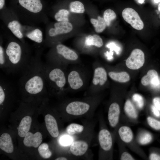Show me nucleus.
I'll list each match as a JSON object with an SVG mask.
<instances>
[{"label":"nucleus","mask_w":160,"mask_h":160,"mask_svg":"<svg viewBox=\"0 0 160 160\" xmlns=\"http://www.w3.org/2000/svg\"><path fill=\"white\" fill-rule=\"evenodd\" d=\"M41 62L38 58L30 60L22 71L20 88L30 95H39L47 90Z\"/></svg>","instance_id":"1"},{"label":"nucleus","mask_w":160,"mask_h":160,"mask_svg":"<svg viewBox=\"0 0 160 160\" xmlns=\"http://www.w3.org/2000/svg\"><path fill=\"white\" fill-rule=\"evenodd\" d=\"M42 68L47 90L57 95L68 91L67 68L43 63Z\"/></svg>","instance_id":"2"},{"label":"nucleus","mask_w":160,"mask_h":160,"mask_svg":"<svg viewBox=\"0 0 160 160\" xmlns=\"http://www.w3.org/2000/svg\"><path fill=\"white\" fill-rule=\"evenodd\" d=\"M101 100L100 93L81 99H73L67 103L65 111L72 119L85 117L94 112Z\"/></svg>","instance_id":"3"},{"label":"nucleus","mask_w":160,"mask_h":160,"mask_svg":"<svg viewBox=\"0 0 160 160\" xmlns=\"http://www.w3.org/2000/svg\"><path fill=\"white\" fill-rule=\"evenodd\" d=\"M54 49V52L49 54L46 63L66 68L70 65L81 64L77 54L66 46L58 44Z\"/></svg>","instance_id":"4"},{"label":"nucleus","mask_w":160,"mask_h":160,"mask_svg":"<svg viewBox=\"0 0 160 160\" xmlns=\"http://www.w3.org/2000/svg\"><path fill=\"white\" fill-rule=\"evenodd\" d=\"M90 76L89 70L81 64L73 65L67 70L68 90L75 92L83 89L88 85Z\"/></svg>","instance_id":"5"},{"label":"nucleus","mask_w":160,"mask_h":160,"mask_svg":"<svg viewBox=\"0 0 160 160\" xmlns=\"http://www.w3.org/2000/svg\"><path fill=\"white\" fill-rule=\"evenodd\" d=\"M5 51L9 65V73L22 71L30 60L24 55L23 47L16 42L9 43Z\"/></svg>","instance_id":"6"},{"label":"nucleus","mask_w":160,"mask_h":160,"mask_svg":"<svg viewBox=\"0 0 160 160\" xmlns=\"http://www.w3.org/2000/svg\"><path fill=\"white\" fill-rule=\"evenodd\" d=\"M93 74L91 83L86 92L87 96L100 93L108 81L107 71L100 63L95 62L92 63Z\"/></svg>","instance_id":"7"},{"label":"nucleus","mask_w":160,"mask_h":160,"mask_svg":"<svg viewBox=\"0 0 160 160\" xmlns=\"http://www.w3.org/2000/svg\"><path fill=\"white\" fill-rule=\"evenodd\" d=\"M124 20L134 29L138 30L143 29L144 23L137 12L131 8H126L122 11Z\"/></svg>","instance_id":"8"},{"label":"nucleus","mask_w":160,"mask_h":160,"mask_svg":"<svg viewBox=\"0 0 160 160\" xmlns=\"http://www.w3.org/2000/svg\"><path fill=\"white\" fill-rule=\"evenodd\" d=\"M145 62V55L140 49H134L126 61V64L129 68L137 70L141 68Z\"/></svg>","instance_id":"9"},{"label":"nucleus","mask_w":160,"mask_h":160,"mask_svg":"<svg viewBox=\"0 0 160 160\" xmlns=\"http://www.w3.org/2000/svg\"><path fill=\"white\" fill-rule=\"evenodd\" d=\"M98 137L101 152L106 153L111 152L113 148V140L110 131L105 128L101 129Z\"/></svg>","instance_id":"10"},{"label":"nucleus","mask_w":160,"mask_h":160,"mask_svg":"<svg viewBox=\"0 0 160 160\" xmlns=\"http://www.w3.org/2000/svg\"><path fill=\"white\" fill-rule=\"evenodd\" d=\"M121 113V109L119 104L113 101L110 104L108 111V119L110 125L112 128L116 127L118 124Z\"/></svg>","instance_id":"11"},{"label":"nucleus","mask_w":160,"mask_h":160,"mask_svg":"<svg viewBox=\"0 0 160 160\" xmlns=\"http://www.w3.org/2000/svg\"><path fill=\"white\" fill-rule=\"evenodd\" d=\"M89 147V144L86 140L79 139L73 142L70 145V151L73 156H81L87 152Z\"/></svg>","instance_id":"12"},{"label":"nucleus","mask_w":160,"mask_h":160,"mask_svg":"<svg viewBox=\"0 0 160 160\" xmlns=\"http://www.w3.org/2000/svg\"><path fill=\"white\" fill-rule=\"evenodd\" d=\"M54 28L49 30L48 34L50 36H54L59 34H65L71 32L73 28L72 24L68 22H60L55 23Z\"/></svg>","instance_id":"13"},{"label":"nucleus","mask_w":160,"mask_h":160,"mask_svg":"<svg viewBox=\"0 0 160 160\" xmlns=\"http://www.w3.org/2000/svg\"><path fill=\"white\" fill-rule=\"evenodd\" d=\"M24 137L23 141L24 144L28 147L37 148L41 144L42 140V135L39 132L34 134L28 132Z\"/></svg>","instance_id":"14"},{"label":"nucleus","mask_w":160,"mask_h":160,"mask_svg":"<svg viewBox=\"0 0 160 160\" xmlns=\"http://www.w3.org/2000/svg\"><path fill=\"white\" fill-rule=\"evenodd\" d=\"M44 120L47 129L50 135L53 137H57L59 132L55 118L52 115L47 114L45 115Z\"/></svg>","instance_id":"15"},{"label":"nucleus","mask_w":160,"mask_h":160,"mask_svg":"<svg viewBox=\"0 0 160 160\" xmlns=\"http://www.w3.org/2000/svg\"><path fill=\"white\" fill-rule=\"evenodd\" d=\"M18 1L22 6L32 12H39L42 8L40 0H18Z\"/></svg>","instance_id":"16"},{"label":"nucleus","mask_w":160,"mask_h":160,"mask_svg":"<svg viewBox=\"0 0 160 160\" xmlns=\"http://www.w3.org/2000/svg\"><path fill=\"white\" fill-rule=\"evenodd\" d=\"M102 39L98 35H89L87 36L84 42V47L86 49H89L92 47L99 48L103 45Z\"/></svg>","instance_id":"17"},{"label":"nucleus","mask_w":160,"mask_h":160,"mask_svg":"<svg viewBox=\"0 0 160 160\" xmlns=\"http://www.w3.org/2000/svg\"><path fill=\"white\" fill-rule=\"evenodd\" d=\"M118 133L121 140L125 143L129 144L133 141L134 138L133 132L128 126L121 127L118 130Z\"/></svg>","instance_id":"18"},{"label":"nucleus","mask_w":160,"mask_h":160,"mask_svg":"<svg viewBox=\"0 0 160 160\" xmlns=\"http://www.w3.org/2000/svg\"><path fill=\"white\" fill-rule=\"evenodd\" d=\"M0 148L5 152L8 153H12L14 147L11 137L8 134L4 133L0 137Z\"/></svg>","instance_id":"19"},{"label":"nucleus","mask_w":160,"mask_h":160,"mask_svg":"<svg viewBox=\"0 0 160 160\" xmlns=\"http://www.w3.org/2000/svg\"><path fill=\"white\" fill-rule=\"evenodd\" d=\"M32 119L29 116L24 117L20 122L18 127V133L21 137H24L30 130Z\"/></svg>","instance_id":"20"},{"label":"nucleus","mask_w":160,"mask_h":160,"mask_svg":"<svg viewBox=\"0 0 160 160\" xmlns=\"http://www.w3.org/2000/svg\"><path fill=\"white\" fill-rule=\"evenodd\" d=\"M110 78L113 81L120 83H124L130 80L129 74L126 72H117L110 70L107 72Z\"/></svg>","instance_id":"21"},{"label":"nucleus","mask_w":160,"mask_h":160,"mask_svg":"<svg viewBox=\"0 0 160 160\" xmlns=\"http://www.w3.org/2000/svg\"><path fill=\"white\" fill-rule=\"evenodd\" d=\"M124 110L126 115L130 118L135 119L137 118V111L133 104L128 99L126 101Z\"/></svg>","instance_id":"22"},{"label":"nucleus","mask_w":160,"mask_h":160,"mask_svg":"<svg viewBox=\"0 0 160 160\" xmlns=\"http://www.w3.org/2000/svg\"><path fill=\"white\" fill-rule=\"evenodd\" d=\"M84 129L85 127L82 125L76 123H72L67 127L66 131L68 135L72 136L82 133L84 130Z\"/></svg>","instance_id":"23"},{"label":"nucleus","mask_w":160,"mask_h":160,"mask_svg":"<svg viewBox=\"0 0 160 160\" xmlns=\"http://www.w3.org/2000/svg\"><path fill=\"white\" fill-rule=\"evenodd\" d=\"M90 22L94 27L95 31L97 33L102 32L107 26L103 18L100 16H98L97 19L91 18Z\"/></svg>","instance_id":"24"},{"label":"nucleus","mask_w":160,"mask_h":160,"mask_svg":"<svg viewBox=\"0 0 160 160\" xmlns=\"http://www.w3.org/2000/svg\"><path fill=\"white\" fill-rule=\"evenodd\" d=\"M8 27L17 38L21 39L23 38V35L20 30L21 25L18 21L14 20L10 22Z\"/></svg>","instance_id":"25"},{"label":"nucleus","mask_w":160,"mask_h":160,"mask_svg":"<svg viewBox=\"0 0 160 160\" xmlns=\"http://www.w3.org/2000/svg\"><path fill=\"white\" fill-rule=\"evenodd\" d=\"M0 68L9 73V65L7 57L3 48L0 46Z\"/></svg>","instance_id":"26"},{"label":"nucleus","mask_w":160,"mask_h":160,"mask_svg":"<svg viewBox=\"0 0 160 160\" xmlns=\"http://www.w3.org/2000/svg\"><path fill=\"white\" fill-rule=\"evenodd\" d=\"M28 38L38 43H41L43 41V35L42 31L39 29L36 28L27 34Z\"/></svg>","instance_id":"27"},{"label":"nucleus","mask_w":160,"mask_h":160,"mask_svg":"<svg viewBox=\"0 0 160 160\" xmlns=\"http://www.w3.org/2000/svg\"><path fill=\"white\" fill-rule=\"evenodd\" d=\"M158 75L157 72L155 70H150L148 72L147 74L142 78L141 83L144 86H148L150 84L152 81Z\"/></svg>","instance_id":"28"},{"label":"nucleus","mask_w":160,"mask_h":160,"mask_svg":"<svg viewBox=\"0 0 160 160\" xmlns=\"http://www.w3.org/2000/svg\"><path fill=\"white\" fill-rule=\"evenodd\" d=\"M70 11L77 13H83L85 11L84 6L81 2L75 1L71 2L69 4Z\"/></svg>","instance_id":"29"},{"label":"nucleus","mask_w":160,"mask_h":160,"mask_svg":"<svg viewBox=\"0 0 160 160\" xmlns=\"http://www.w3.org/2000/svg\"><path fill=\"white\" fill-rule=\"evenodd\" d=\"M152 140L151 134L147 131L140 133L137 137L138 143L141 145H145L151 142Z\"/></svg>","instance_id":"30"},{"label":"nucleus","mask_w":160,"mask_h":160,"mask_svg":"<svg viewBox=\"0 0 160 160\" xmlns=\"http://www.w3.org/2000/svg\"><path fill=\"white\" fill-rule=\"evenodd\" d=\"M38 151L40 156L44 159L49 158L52 155V152L49 149V146L46 143H43L39 146Z\"/></svg>","instance_id":"31"},{"label":"nucleus","mask_w":160,"mask_h":160,"mask_svg":"<svg viewBox=\"0 0 160 160\" xmlns=\"http://www.w3.org/2000/svg\"><path fill=\"white\" fill-rule=\"evenodd\" d=\"M69 14L68 11L65 9H61L55 14V18L59 22H68Z\"/></svg>","instance_id":"32"},{"label":"nucleus","mask_w":160,"mask_h":160,"mask_svg":"<svg viewBox=\"0 0 160 160\" xmlns=\"http://www.w3.org/2000/svg\"><path fill=\"white\" fill-rule=\"evenodd\" d=\"M103 17L106 25L109 26L111 21L116 18V15L113 10L108 9L104 11Z\"/></svg>","instance_id":"33"},{"label":"nucleus","mask_w":160,"mask_h":160,"mask_svg":"<svg viewBox=\"0 0 160 160\" xmlns=\"http://www.w3.org/2000/svg\"><path fill=\"white\" fill-rule=\"evenodd\" d=\"M132 98L137 108L140 109L142 108L144 104V100L143 97L138 94L135 93L133 95Z\"/></svg>","instance_id":"34"},{"label":"nucleus","mask_w":160,"mask_h":160,"mask_svg":"<svg viewBox=\"0 0 160 160\" xmlns=\"http://www.w3.org/2000/svg\"><path fill=\"white\" fill-rule=\"evenodd\" d=\"M147 120V122L150 127L156 130H160V121L151 116H148Z\"/></svg>","instance_id":"35"},{"label":"nucleus","mask_w":160,"mask_h":160,"mask_svg":"<svg viewBox=\"0 0 160 160\" xmlns=\"http://www.w3.org/2000/svg\"><path fill=\"white\" fill-rule=\"evenodd\" d=\"M106 47L109 48L110 51L113 52L114 51L116 54L119 55L121 51V48L118 44L114 42L111 41L108 43Z\"/></svg>","instance_id":"36"},{"label":"nucleus","mask_w":160,"mask_h":160,"mask_svg":"<svg viewBox=\"0 0 160 160\" xmlns=\"http://www.w3.org/2000/svg\"><path fill=\"white\" fill-rule=\"evenodd\" d=\"M73 141L72 138L68 135L62 136L59 140L60 144L64 146L70 145Z\"/></svg>","instance_id":"37"},{"label":"nucleus","mask_w":160,"mask_h":160,"mask_svg":"<svg viewBox=\"0 0 160 160\" xmlns=\"http://www.w3.org/2000/svg\"><path fill=\"white\" fill-rule=\"evenodd\" d=\"M120 159L121 160H133L135 159L130 153L126 151L124 152L121 153Z\"/></svg>","instance_id":"38"},{"label":"nucleus","mask_w":160,"mask_h":160,"mask_svg":"<svg viewBox=\"0 0 160 160\" xmlns=\"http://www.w3.org/2000/svg\"><path fill=\"white\" fill-rule=\"evenodd\" d=\"M153 105L160 111V97H156L153 100Z\"/></svg>","instance_id":"39"},{"label":"nucleus","mask_w":160,"mask_h":160,"mask_svg":"<svg viewBox=\"0 0 160 160\" xmlns=\"http://www.w3.org/2000/svg\"><path fill=\"white\" fill-rule=\"evenodd\" d=\"M149 159L151 160H160V155L155 153H152L149 155Z\"/></svg>","instance_id":"40"},{"label":"nucleus","mask_w":160,"mask_h":160,"mask_svg":"<svg viewBox=\"0 0 160 160\" xmlns=\"http://www.w3.org/2000/svg\"><path fill=\"white\" fill-rule=\"evenodd\" d=\"M151 108L152 112L154 115L157 117H160V111L153 105H152Z\"/></svg>","instance_id":"41"},{"label":"nucleus","mask_w":160,"mask_h":160,"mask_svg":"<svg viewBox=\"0 0 160 160\" xmlns=\"http://www.w3.org/2000/svg\"><path fill=\"white\" fill-rule=\"evenodd\" d=\"M104 54L105 57H106V59L108 61H111L113 59V52L110 51L108 52L107 51Z\"/></svg>","instance_id":"42"},{"label":"nucleus","mask_w":160,"mask_h":160,"mask_svg":"<svg viewBox=\"0 0 160 160\" xmlns=\"http://www.w3.org/2000/svg\"><path fill=\"white\" fill-rule=\"evenodd\" d=\"M5 3L4 0H0V9H1L3 7Z\"/></svg>","instance_id":"43"},{"label":"nucleus","mask_w":160,"mask_h":160,"mask_svg":"<svg viewBox=\"0 0 160 160\" xmlns=\"http://www.w3.org/2000/svg\"><path fill=\"white\" fill-rule=\"evenodd\" d=\"M67 159L64 157H60L56 158L55 160H66Z\"/></svg>","instance_id":"44"},{"label":"nucleus","mask_w":160,"mask_h":160,"mask_svg":"<svg viewBox=\"0 0 160 160\" xmlns=\"http://www.w3.org/2000/svg\"><path fill=\"white\" fill-rule=\"evenodd\" d=\"M138 2L139 3L142 4L144 3V0H138Z\"/></svg>","instance_id":"45"},{"label":"nucleus","mask_w":160,"mask_h":160,"mask_svg":"<svg viewBox=\"0 0 160 160\" xmlns=\"http://www.w3.org/2000/svg\"><path fill=\"white\" fill-rule=\"evenodd\" d=\"M154 3L158 4L160 2V0H153Z\"/></svg>","instance_id":"46"},{"label":"nucleus","mask_w":160,"mask_h":160,"mask_svg":"<svg viewBox=\"0 0 160 160\" xmlns=\"http://www.w3.org/2000/svg\"><path fill=\"white\" fill-rule=\"evenodd\" d=\"M158 9L159 11L160 12V3L158 5Z\"/></svg>","instance_id":"47"}]
</instances>
